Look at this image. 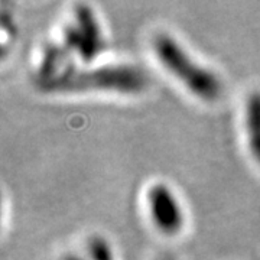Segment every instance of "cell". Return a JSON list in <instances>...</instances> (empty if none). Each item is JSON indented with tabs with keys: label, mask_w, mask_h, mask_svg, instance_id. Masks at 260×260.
I'll use <instances>...</instances> for the list:
<instances>
[{
	"label": "cell",
	"mask_w": 260,
	"mask_h": 260,
	"mask_svg": "<svg viewBox=\"0 0 260 260\" xmlns=\"http://www.w3.org/2000/svg\"><path fill=\"white\" fill-rule=\"evenodd\" d=\"M146 204L152 223L159 232L174 236L184 225V211L175 192L164 182H156L146 192Z\"/></svg>",
	"instance_id": "4"
},
{
	"label": "cell",
	"mask_w": 260,
	"mask_h": 260,
	"mask_svg": "<svg viewBox=\"0 0 260 260\" xmlns=\"http://www.w3.org/2000/svg\"><path fill=\"white\" fill-rule=\"evenodd\" d=\"M159 260H175L172 256H162V257H159Z\"/></svg>",
	"instance_id": "8"
},
{
	"label": "cell",
	"mask_w": 260,
	"mask_h": 260,
	"mask_svg": "<svg viewBox=\"0 0 260 260\" xmlns=\"http://www.w3.org/2000/svg\"><path fill=\"white\" fill-rule=\"evenodd\" d=\"M61 260H85L83 259L81 256H78V254H68V256H65V257H62Z\"/></svg>",
	"instance_id": "7"
},
{
	"label": "cell",
	"mask_w": 260,
	"mask_h": 260,
	"mask_svg": "<svg viewBox=\"0 0 260 260\" xmlns=\"http://www.w3.org/2000/svg\"><path fill=\"white\" fill-rule=\"evenodd\" d=\"M49 93H75V91H119L140 93L148 85L146 74L135 65L110 64L78 68L67 64L54 77L38 84Z\"/></svg>",
	"instance_id": "1"
},
{
	"label": "cell",
	"mask_w": 260,
	"mask_h": 260,
	"mask_svg": "<svg viewBox=\"0 0 260 260\" xmlns=\"http://www.w3.org/2000/svg\"><path fill=\"white\" fill-rule=\"evenodd\" d=\"M62 47L75 52L84 62L93 61L106 49L107 44L94 10L88 5H77L74 22L68 23L62 32Z\"/></svg>",
	"instance_id": "3"
},
{
	"label": "cell",
	"mask_w": 260,
	"mask_h": 260,
	"mask_svg": "<svg viewBox=\"0 0 260 260\" xmlns=\"http://www.w3.org/2000/svg\"><path fill=\"white\" fill-rule=\"evenodd\" d=\"M153 52L168 73L174 75L186 90L200 100H217L223 84L218 75L188 54L177 39L169 34H158L153 39Z\"/></svg>",
	"instance_id": "2"
},
{
	"label": "cell",
	"mask_w": 260,
	"mask_h": 260,
	"mask_svg": "<svg viewBox=\"0 0 260 260\" xmlns=\"http://www.w3.org/2000/svg\"><path fill=\"white\" fill-rule=\"evenodd\" d=\"M244 129L250 155L260 167V91H253L246 102Z\"/></svg>",
	"instance_id": "5"
},
{
	"label": "cell",
	"mask_w": 260,
	"mask_h": 260,
	"mask_svg": "<svg viewBox=\"0 0 260 260\" xmlns=\"http://www.w3.org/2000/svg\"><path fill=\"white\" fill-rule=\"evenodd\" d=\"M88 254L91 260H116L112 247L102 237H93L88 243Z\"/></svg>",
	"instance_id": "6"
}]
</instances>
